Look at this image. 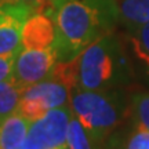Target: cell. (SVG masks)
<instances>
[{
    "mask_svg": "<svg viewBox=\"0 0 149 149\" xmlns=\"http://www.w3.org/2000/svg\"><path fill=\"white\" fill-rule=\"evenodd\" d=\"M68 149H94V144L91 142L90 137L87 135L84 128L81 127L79 120L72 115L68 128V137H66Z\"/></svg>",
    "mask_w": 149,
    "mask_h": 149,
    "instance_id": "14",
    "label": "cell"
},
{
    "mask_svg": "<svg viewBox=\"0 0 149 149\" xmlns=\"http://www.w3.org/2000/svg\"><path fill=\"white\" fill-rule=\"evenodd\" d=\"M57 61V46L48 48H21L17 55L13 76L28 88L29 86L48 79Z\"/></svg>",
    "mask_w": 149,
    "mask_h": 149,
    "instance_id": "6",
    "label": "cell"
},
{
    "mask_svg": "<svg viewBox=\"0 0 149 149\" xmlns=\"http://www.w3.org/2000/svg\"><path fill=\"white\" fill-rule=\"evenodd\" d=\"M131 113L135 123L149 131V91L139 93L133 97Z\"/></svg>",
    "mask_w": 149,
    "mask_h": 149,
    "instance_id": "15",
    "label": "cell"
},
{
    "mask_svg": "<svg viewBox=\"0 0 149 149\" xmlns=\"http://www.w3.org/2000/svg\"><path fill=\"white\" fill-rule=\"evenodd\" d=\"M10 6L11 4H4V3H1L0 1V19L3 18V17L8 13V10H10Z\"/></svg>",
    "mask_w": 149,
    "mask_h": 149,
    "instance_id": "20",
    "label": "cell"
},
{
    "mask_svg": "<svg viewBox=\"0 0 149 149\" xmlns=\"http://www.w3.org/2000/svg\"><path fill=\"white\" fill-rule=\"evenodd\" d=\"M130 43L137 58L149 68V22L131 32Z\"/></svg>",
    "mask_w": 149,
    "mask_h": 149,
    "instance_id": "13",
    "label": "cell"
},
{
    "mask_svg": "<svg viewBox=\"0 0 149 149\" xmlns=\"http://www.w3.org/2000/svg\"><path fill=\"white\" fill-rule=\"evenodd\" d=\"M126 146L127 149H149V131L137 124L128 135Z\"/></svg>",
    "mask_w": 149,
    "mask_h": 149,
    "instance_id": "16",
    "label": "cell"
},
{
    "mask_svg": "<svg viewBox=\"0 0 149 149\" xmlns=\"http://www.w3.org/2000/svg\"><path fill=\"white\" fill-rule=\"evenodd\" d=\"M70 119V107L65 105L48 111L43 117L32 122L21 149H68L66 137Z\"/></svg>",
    "mask_w": 149,
    "mask_h": 149,
    "instance_id": "4",
    "label": "cell"
},
{
    "mask_svg": "<svg viewBox=\"0 0 149 149\" xmlns=\"http://www.w3.org/2000/svg\"><path fill=\"white\" fill-rule=\"evenodd\" d=\"M119 22L130 33L149 22V0H117Z\"/></svg>",
    "mask_w": 149,
    "mask_h": 149,
    "instance_id": "10",
    "label": "cell"
},
{
    "mask_svg": "<svg viewBox=\"0 0 149 149\" xmlns=\"http://www.w3.org/2000/svg\"><path fill=\"white\" fill-rule=\"evenodd\" d=\"M4 4H24L29 6L35 10V13H44L47 10L50 0H0Z\"/></svg>",
    "mask_w": 149,
    "mask_h": 149,
    "instance_id": "18",
    "label": "cell"
},
{
    "mask_svg": "<svg viewBox=\"0 0 149 149\" xmlns=\"http://www.w3.org/2000/svg\"><path fill=\"white\" fill-rule=\"evenodd\" d=\"M57 32L53 18L46 13H33L22 26L21 48H48L55 46Z\"/></svg>",
    "mask_w": 149,
    "mask_h": 149,
    "instance_id": "7",
    "label": "cell"
},
{
    "mask_svg": "<svg viewBox=\"0 0 149 149\" xmlns=\"http://www.w3.org/2000/svg\"><path fill=\"white\" fill-rule=\"evenodd\" d=\"M127 139L123 138L122 134H112L111 137L104 142L98 149H127L126 146Z\"/></svg>",
    "mask_w": 149,
    "mask_h": 149,
    "instance_id": "19",
    "label": "cell"
},
{
    "mask_svg": "<svg viewBox=\"0 0 149 149\" xmlns=\"http://www.w3.org/2000/svg\"><path fill=\"white\" fill-rule=\"evenodd\" d=\"M69 105L72 115L97 148L111 137L122 122V104L109 91H88L77 87L70 93Z\"/></svg>",
    "mask_w": 149,
    "mask_h": 149,
    "instance_id": "3",
    "label": "cell"
},
{
    "mask_svg": "<svg viewBox=\"0 0 149 149\" xmlns=\"http://www.w3.org/2000/svg\"><path fill=\"white\" fill-rule=\"evenodd\" d=\"M31 124L32 122L18 112L0 120V149H21Z\"/></svg>",
    "mask_w": 149,
    "mask_h": 149,
    "instance_id": "9",
    "label": "cell"
},
{
    "mask_svg": "<svg viewBox=\"0 0 149 149\" xmlns=\"http://www.w3.org/2000/svg\"><path fill=\"white\" fill-rule=\"evenodd\" d=\"M79 88L111 91L127 80V59L112 33L97 39L77 55Z\"/></svg>",
    "mask_w": 149,
    "mask_h": 149,
    "instance_id": "2",
    "label": "cell"
},
{
    "mask_svg": "<svg viewBox=\"0 0 149 149\" xmlns=\"http://www.w3.org/2000/svg\"><path fill=\"white\" fill-rule=\"evenodd\" d=\"M25 90L26 87L22 86L14 76L0 81V120L17 112Z\"/></svg>",
    "mask_w": 149,
    "mask_h": 149,
    "instance_id": "11",
    "label": "cell"
},
{
    "mask_svg": "<svg viewBox=\"0 0 149 149\" xmlns=\"http://www.w3.org/2000/svg\"><path fill=\"white\" fill-rule=\"evenodd\" d=\"M44 13L55 25L58 61L77 57L119 22L117 0H50Z\"/></svg>",
    "mask_w": 149,
    "mask_h": 149,
    "instance_id": "1",
    "label": "cell"
},
{
    "mask_svg": "<svg viewBox=\"0 0 149 149\" xmlns=\"http://www.w3.org/2000/svg\"><path fill=\"white\" fill-rule=\"evenodd\" d=\"M69 100L70 93L64 84L53 79H44L25 90L17 112L35 122L54 108L65 107Z\"/></svg>",
    "mask_w": 149,
    "mask_h": 149,
    "instance_id": "5",
    "label": "cell"
},
{
    "mask_svg": "<svg viewBox=\"0 0 149 149\" xmlns=\"http://www.w3.org/2000/svg\"><path fill=\"white\" fill-rule=\"evenodd\" d=\"M48 79H53L64 84L69 93L79 87V61L77 57L66 61H57Z\"/></svg>",
    "mask_w": 149,
    "mask_h": 149,
    "instance_id": "12",
    "label": "cell"
},
{
    "mask_svg": "<svg viewBox=\"0 0 149 149\" xmlns=\"http://www.w3.org/2000/svg\"><path fill=\"white\" fill-rule=\"evenodd\" d=\"M33 13L35 10L29 6H10L8 13L0 19V54L21 50L22 26Z\"/></svg>",
    "mask_w": 149,
    "mask_h": 149,
    "instance_id": "8",
    "label": "cell"
},
{
    "mask_svg": "<svg viewBox=\"0 0 149 149\" xmlns=\"http://www.w3.org/2000/svg\"><path fill=\"white\" fill-rule=\"evenodd\" d=\"M18 51H11V53L0 54V81L10 79L14 74V65H15Z\"/></svg>",
    "mask_w": 149,
    "mask_h": 149,
    "instance_id": "17",
    "label": "cell"
}]
</instances>
